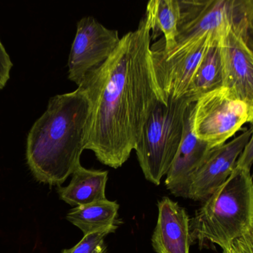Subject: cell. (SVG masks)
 <instances>
[{"label": "cell", "instance_id": "6da1fadb", "mask_svg": "<svg viewBox=\"0 0 253 253\" xmlns=\"http://www.w3.org/2000/svg\"><path fill=\"white\" fill-rule=\"evenodd\" d=\"M151 29L145 13L137 29L125 34L110 57L78 86L93 107L85 150L114 169L135 150L156 103L166 101L153 67Z\"/></svg>", "mask_w": 253, "mask_h": 253}, {"label": "cell", "instance_id": "7a4b0ae2", "mask_svg": "<svg viewBox=\"0 0 253 253\" xmlns=\"http://www.w3.org/2000/svg\"><path fill=\"white\" fill-rule=\"evenodd\" d=\"M92 108L87 93L80 87L49 100L27 138V163L37 181L60 186L81 166Z\"/></svg>", "mask_w": 253, "mask_h": 253}, {"label": "cell", "instance_id": "3957f363", "mask_svg": "<svg viewBox=\"0 0 253 253\" xmlns=\"http://www.w3.org/2000/svg\"><path fill=\"white\" fill-rule=\"evenodd\" d=\"M253 230L251 171L236 167L190 221L192 243L215 244L224 250Z\"/></svg>", "mask_w": 253, "mask_h": 253}, {"label": "cell", "instance_id": "277c9868", "mask_svg": "<svg viewBox=\"0 0 253 253\" xmlns=\"http://www.w3.org/2000/svg\"><path fill=\"white\" fill-rule=\"evenodd\" d=\"M196 100L159 101L146 122L135 150L146 179L156 185L167 175L182 141L187 108Z\"/></svg>", "mask_w": 253, "mask_h": 253}, {"label": "cell", "instance_id": "5b68a950", "mask_svg": "<svg viewBox=\"0 0 253 253\" xmlns=\"http://www.w3.org/2000/svg\"><path fill=\"white\" fill-rule=\"evenodd\" d=\"M223 87L245 102L253 123V0H233L230 19L218 37Z\"/></svg>", "mask_w": 253, "mask_h": 253}, {"label": "cell", "instance_id": "8992f818", "mask_svg": "<svg viewBox=\"0 0 253 253\" xmlns=\"http://www.w3.org/2000/svg\"><path fill=\"white\" fill-rule=\"evenodd\" d=\"M218 35L211 33L169 51L164 49L163 39L151 46L156 80L166 101L187 96L201 62Z\"/></svg>", "mask_w": 253, "mask_h": 253}, {"label": "cell", "instance_id": "52a82bcc", "mask_svg": "<svg viewBox=\"0 0 253 253\" xmlns=\"http://www.w3.org/2000/svg\"><path fill=\"white\" fill-rule=\"evenodd\" d=\"M247 123L248 106L226 88L202 95L195 103L193 132L211 149L226 144Z\"/></svg>", "mask_w": 253, "mask_h": 253}, {"label": "cell", "instance_id": "ba28073f", "mask_svg": "<svg viewBox=\"0 0 253 253\" xmlns=\"http://www.w3.org/2000/svg\"><path fill=\"white\" fill-rule=\"evenodd\" d=\"M120 40L118 31L106 28L95 18L80 19L68 58V79L80 86L90 71L110 57Z\"/></svg>", "mask_w": 253, "mask_h": 253}, {"label": "cell", "instance_id": "9c48e42d", "mask_svg": "<svg viewBox=\"0 0 253 253\" xmlns=\"http://www.w3.org/2000/svg\"><path fill=\"white\" fill-rule=\"evenodd\" d=\"M252 130L244 132L233 140L212 149L199 169L190 178L186 190L185 199L205 202L232 175L236 167Z\"/></svg>", "mask_w": 253, "mask_h": 253}, {"label": "cell", "instance_id": "30bf717a", "mask_svg": "<svg viewBox=\"0 0 253 253\" xmlns=\"http://www.w3.org/2000/svg\"><path fill=\"white\" fill-rule=\"evenodd\" d=\"M178 1L180 17L176 46L211 33L219 34L230 19L233 5V0Z\"/></svg>", "mask_w": 253, "mask_h": 253}, {"label": "cell", "instance_id": "8fae6325", "mask_svg": "<svg viewBox=\"0 0 253 253\" xmlns=\"http://www.w3.org/2000/svg\"><path fill=\"white\" fill-rule=\"evenodd\" d=\"M195 103L196 102H191L187 108L182 141L165 180L167 188L176 197H185L190 178L212 150L193 132V113Z\"/></svg>", "mask_w": 253, "mask_h": 253}, {"label": "cell", "instance_id": "7c38bea8", "mask_svg": "<svg viewBox=\"0 0 253 253\" xmlns=\"http://www.w3.org/2000/svg\"><path fill=\"white\" fill-rule=\"evenodd\" d=\"M159 217L152 237L157 253H189L192 244L190 221L185 209L168 198L158 203Z\"/></svg>", "mask_w": 253, "mask_h": 253}, {"label": "cell", "instance_id": "4fadbf2b", "mask_svg": "<svg viewBox=\"0 0 253 253\" xmlns=\"http://www.w3.org/2000/svg\"><path fill=\"white\" fill-rule=\"evenodd\" d=\"M108 171L92 170L80 166L73 173L69 185L59 187V197L71 206H84L107 199Z\"/></svg>", "mask_w": 253, "mask_h": 253}, {"label": "cell", "instance_id": "5bb4252c", "mask_svg": "<svg viewBox=\"0 0 253 253\" xmlns=\"http://www.w3.org/2000/svg\"><path fill=\"white\" fill-rule=\"evenodd\" d=\"M120 205L108 199L71 209L67 219L80 228L84 236L98 232L115 233L118 228Z\"/></svg>", "mask_w": 253, "mask_h": 253}, {"label": "cell", "instance_id": "9a60e30c", "mask_svg": "<svg viewBox=\"0 0 253 253\" xmlns=\"http://www.w3.org/2000/svg\"><path fill=\"white\" fill-rule=\"evenodd\" d=\"M146 13L151 23L152 40L163 34V48L169 51L176 46L180 17L178 0H153L147 4Z\"/></svg>", "mask_w": 253, "mask_h": 253}, {"label": "cell", "instance_id": "2e32d148", "mask_svg": "<svg viewBox=\"0 0 253 253\" xmlns=\"http://www.w3.org/2000/svg\"><path fill=\"white\" fill-rule=\"evenodd\" d=\"M216 37L207 51L189 88L187 96L197 101L202 95L223 87L221 52Z\"/></svg>", "mask_w": 253, "mask_h": 253}, {"label": "cell", "instance_id": "e0dca14e", "mask_svg": "<svg viewBox=\"0 0 253 253\" xmlns=\"http://www.w3.org/2000/svg\"><path fill=\"white\" fill-rule=\"evenodd\" d=\"M110 233H112L102 231L86 235L76 246L62 253H108L105 238Z\"/></svg>", "mask_w": 253, "mask_h": 253}, {"label": "cell", "instance_id": "ac0fdd59", "mask_svg": "<svg viewBox=\"0 0 253 253\" xmlns=\"http://www.w3.org/2000/svg\"><path fill=\"white\" fill-rule=\"evenodd\" d=\"M12 68L13 62L0 40V91L7 85Z\"/></svg>", "mask_w": 253, "mask_h": 253}, {"label": "cell", "instance_id": "d6986e66", "mask_svg": "<svg viewBox=\"0 0 253 253\" xmlns=\"http://www.w3.org/2000/svg\"><path fill=\"white\" fill-rule=\"evenodd\" d=\"M221 253H253V233H249L238 239Z\"/></svg>", "mask_w": 253, "mask_h": 253}, {"label": "cell", "instance_id": "ffe728a7", "mask_svg": "<svg viewBox=\"0 0 253 253\" xmlns=\"http://www.w3.org/2000/svg\"><path fill=\"white\" fill-rule=\"evenodd\" d=\"M251 129L252 130L251 138L236 163V167L249 171L253 164V123H251Z\"/></svg>", "mask_w": 253, "mask_h": 253}, {"label": "cell", "instance_id": "44dd1931", "mask_svg": "<svg viewBox=\"0 0 253 253\" xmlns=\"http://www.w3.org/2000/svg\"><path fill=\"white\" fill-rule=\"evenodd\" d=\"M252 233H253V232H252Z\"/></svg>", "mask_w": 253, "mask_h": 253}]
</instances>
